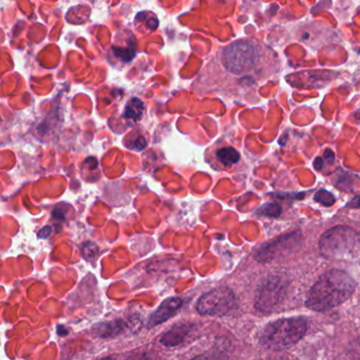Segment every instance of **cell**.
<instances>
[{
    "label": "cell",
    "mask_w": 360,
    "mask_h": 360,
    "mask_svg": "<svg viewBox=\"0 0 360 360\" xmlns=\"http://www.w3.org/2000/svg\"><path fill=\"white\" fill-rule=\"evenodd\" d=\"M307 330L303 318L279 319L267 324L259 335V342L265 349L281 351L296 345Z\"/></svg>",
    "instance_id": "7a4b0ae2"
},
{
    "label": "cell",
    "mask_w": 360,
    "mask_h": 360,
    "mask_svg": "<svg viewBox=\"0 0 360 360\" xmlns=\"http://www.w3.org/2000/svg\"><path fill=\"white\" fill-rule=\"evenodd\" d=\"M50 233H51V227H45V229H43L39 231V238H47L48 236L50 235Z\"/></svg>",
    "instance_id": "9a60e30c"
},
{
    "label": "cell",
    "mask_w": 360,
    "mask_h": 360,
    "mask_svg": "<svg viewBox=\"0 0 360 360\" xmlns=\"http://www.w3.org/2000/svg\"><path fill=\"white\" fill-rule=\"evenodd\" d=\"M281 284L277 283V282H269L266 285H264L257 298V309L260 311H267L266 309L274 307L277 302L278 296L281 292Z\"/></svg>",
    "instance_id": "52a82bcc"
},
{
    "label": "cell",
    "mask_w": 360,
    "mask_h": 360,
    "mask_svg": "<svg viewBox=\"0 0 360 360\" xmlns=\"http://www.w3.org/2000/svg\"><path fill=\"white\" fill-rule=\"evenodd\" d=\"M353 278L340 269H330L311 286L305 305L311 311H326L347 301L355 290Z\"/></svg>",
    "instance_id": "6da1fadb"
},
{
    "label": "cell",
    "mask_w": 360,
    "mask_h": 360,
    "mask_svg": "<svg viewBox=\"0 0 360 360\" xmlns=\"http://www.w3.org/2000/svg\"><path fill=\"white\" fill-rule=\"evenodd\" d=\"M189 332H191V326H187V324L176 326L164 334V336L161 338V342L166 347H176V345H180L185 340Z\"/></svg>",
    "instance_id": "ba28073f"
},
{
    "label": "cell",
    "mask_w": 360,
    "mask_h": 360,
    "mask_svg": "<svg viewBox=\"0 0 360 360\" xmlns=\"http://www.w3.org/2000/svg\"><path fill=\"white\" fill-rule=\"evenodd\" d=\"M144 112V103L138 98H131L126 105L124 117L132 122H139Z\"/></svg>",
    "instance_id": "9c48e42d"
},
{
    "label": "cell",
    "mask_w": 360,
    "mask_h": 360,
    "mask_svg": "<svg viewBox=\"0 0 360 360\" xmlns=\"http://www.w3.org/2000/svg\"><path fill=\"white\" fill-rule=\"evenodd\" d=\"M147 143L146 140H145L143 136H140V138L136 139V142H134V148L139 149V150H142L146 147Z\"/></svg>",
    "instance_id": "4fadbf2b"
},
{
    "label": "cell",
    "mask_w": 360,
    "mask_h": 360,
    "mask_svg": "<svg viewBox=\"0 0 360 360\" xmlns=\"http://www.w3.org/2000/svg\"><path fill=\"white\" fill-rule=\"evenodd\" d=\"M324 155H326V158L328 161L332 162L333 160H334V153H333L332 150H330V149H326V153H324Z\"/></svg>",
    "instance_id": "2e32d148"
},
{
    "label": "cell",
    "mask_w": 360,
    "mask_h": 360,
    "mask_svg": "<svg viewBox=\"0 0 360 360\" xmlns=\"http://www.w3.org/2000/svg\"><path fill=\"white\" fill-rule=\"evenodd\" d=\"M182 305L183 300L179 297H170L164 300L149 317V328H155V326L167 321L169 318L174 317L180 311Z\"/></svg>",
    "instance_id": "8992f818"
},
{
    "label": "cell",
    "mask_w": 360,
    "mask_h": 360,
    "mask_svg": "<svg viewBox=\"0 0 360 360\" xmlns=\"http://www.w3.org/2000/svg\"><path fill=\"white\" fill-rule=\"evenodd\" d=\"M259 216L271 217V218H277L281 214V208L278 204L269 203L263 205L260 210H258Z\"/></svg>",
    "instance_id": "8fae6325"
},
{
    "label": "cell",
    "mask_w": 360,
    "mask_h": 360,
    "mask_svg": "<svg viewBox=\"0 0 360 360\" xmlns=\"http://www.w3.org/2000/svg\"><path fill=\"white\" fill-rule=\"evenodd\" d=\"M258 62V54L248 41H236L224 50L223 64L229 72L242 75L252 70Z\"/></svg>",
    "instance_id": "277c9868"
},
{
    "label": "cell",
    "mask_w": 360,
    "mask_h": 360,
    "mask_svg": "<svg viewBox=\"0 0 360 360\" xmlns=\"http://www.w3.org/2000/svg\"><path fill=\"white\" fill-rule=\"evenodd\" d=\"M235 303L233 290L226 286H219L200 297L195 309L202 316H223L235 307Z\"/></svg>",
    "instance_id": "5b68a950"
},
{
    "label": "cell",
    "mask_w": 360,
    "mask_h": 360,
    "mask_svg": "<svg viewBox=\"0 0 360 360\" xmlns=\"http://www.w3.org/2000/svg\"><path fill=\"white\" fill-rule=\"evenodd\" d=\"M217 158H218L219 161H220L223 165L231 166L239 162L240 153H238L236 149L229 147V148H222L218 150Z\"/></svg>",
    "instance_id": "30bf717a"
},
{
    "label": "cell",
    "mask_w": 360,
    "mask_h": 360,
    "mask_svg": "<svg viewBox=\"0 0 360 360\" xmlns=\"http://www.w3.org/2000/svg\"><path fill=\"white\" fill-rule=\"evenodd\" d=\"M347 206L351 208H360V195H356V197L347 204Z\"/></svg>",
    "instance_id": "5bb4252c"
},
{
    "label": "cell",
    "mask_w": 360,
    "mask_h": 360,
    "mask_svg": "<svg viewBox=\"0 0 360 360\" xmlns=\"http://www.w3.org/2000/svg\"><path fill=\"white\" fill-rule=\"evenodd\" d=\"M322 165H323V161H322L321 158H317V159H316L315 163H314V166H315L316 169H321Z\"/></svg>",
    "instance_id": "e0dca14e"
},
{
    "label": "cell",
    "mask_w": 360,
    "mask_h": 360,
    "mask_svg": "<svg viewBox=\"0 0 360 360\" xmlns=\"http://www.w3.org/2000/svg\"><path fill=\"white\" fill-rule=\"evenodd\" d=\"M359 241V236L347 226L333 227L320 238L319 248L328 258L347 256Z\"/></svg>",
    "instance_id": "3957f363"
},
{
    "label": "cell",
    "mask_w": 360,
    "mask_h": 360,
    "mask_svg": "<svg viewBox=\"0 0 360 360\" xmlns=\"http://www.w3.org/2000/svg\"><path fill=\"white\" fill-rule=\"evenodd\" d=\"M315 201L323 206H330L334 204L335 198L330 191H319L315 195Z\"/></svg>",
    "instance_id": "7c38bea8"
}]
</instances>
